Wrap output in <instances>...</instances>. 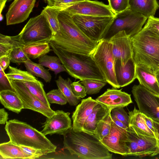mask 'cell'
<instances>
[{
	"label": "cell",
	"mask_w": 159,
	"mask_h": 159,
	"mask_svg": "<svg viewBox=\"0 0 159 159\" xmlns=\"http://www.w3.org/2000/svg\"><path fill=\"white\" fill-rule=\"evenodd\" d=\"M59 30L50 41L56 46L66 51L90 55L98 42L90 39L80 29L72 16L62 10L58 16Z\"/></svg>",
	"instance_id": "cell-1"
},
{
	"label": "cell",
	"mask_w": 159,
	"mask_h": 159,
	"mask_svg": "<svg viewBox=\"0 0 159 159\" xmlns=\"http://www.w3.org/2000/svg\"><path fill=\"white\" fill-rule=\"evenodd\" d=\"M63 135V149L76 159L112 158V154L94 134L75 131L72 127Z\"/></svg>",
	"instance_id": "cell-2"
},
{
	"label": "cell",
	"mask_w": 159,
	"mask_h": 159,
	"mask_svg": "<svg viewBox=\"0 0 159 159\" xmlns=\"http://www.w3.org/2000/svg\"><path fill=\"white\" fill-rule=\"evenodd\" d=\"M5 129L14 144L40 150L44 155L56 152L57 146L45 135L25 122L11 120L7 122Z\"/></svg>",
	"instance_id": "cell-3"
},
{
	"label": "cell",
	"mask_w": 159,
	"mask_h": 159,
	"mask_svg": "<svg viewBox=\"0 0 159 159\" xmlns=\"http://www.w3.org/2000/svg\"><path fill=\"white\" fill-rule=\"evenodd\" d=\"M49 44L54 53L60 59L66 72L72 77L81 81L86 79L106 81L90 55L66 51L50 41Z\"/></svg>",
	"instance_id": "cell-4"
},
{
	"label": "cell",
	"mask_w": 159,
	"mask_h": 159,
	"mask_svg": "<svg viewBox=\"0 0 159 159\" xmlns=\"http://www.w3.org/2000/svg\"><path fill=\"white\" fill-rule=\"evenodd\" d=\"M129 39L136 65L147 66L155 71L159 70V36L143 27Z\"/></svg>",
	"instance_id": "cell-5"
},
{
	"label": "cell",
	"mask_w": 159,
	"mask_h": 159,
	"mask_svg": "<svg viewBox=\"0 0 159 159\" xmlns=\"http://www.w3.org/2000/svg\"><path fill=\"white\" fill-rule=\"evenodd\" d=\"M148 18L128 8L116 15L104 39L109 40L114 35L125 31L129 37L139 32Z\"/></svg>",
	"instance_id": "cell-6"
},
{
	"label": "cell",
	"mask_w": 159,
	"mask_h": 159,
	"mask_svg": "<svg viewBox=\"0 0 159 159\" xmlns=\"http://www.w3.org/2000/svg\"><path fill=\"white\" fill-rule=\"evenodd\" d=\"M104 77L107 83L113 87L119 89L115 72V60L112 52L111 43L102 39L98 42L93 52L90 55Z\"/></svg>",
	"instance_id": "cell-7"
},
{
	"label": "cell",
	"mask_w": 159,
	"mask_h": 159,
	"mask_svg": "<svg viewBox=\"0 0 159 159\" xmlns=\"http://www.w3.org/2000/svg\"><path fill=\"white\" fill-rule=\"evenodd\" d=\"M72 17L75 23L85 35L92 40L98 42L104 39L115 16L76 15Z\"/></svg>",
	"instance_id": "cell-8"
},
{
	"label": "cell",
	"mask_w": 159,
	"mask_h": 159,
	"mask_svg": "<svg viewBox=\"0 0 159 159\" xmlns=\"http://www.w3.org/2000/svg\"><path fill=\"white\" fill-rule=\"evenodd\" d=\"M25 44L43 41H50L52 32L45 16L42 13L31 18L19 33Z\"/></svg>",
	"instance_id": "cell-9"
},
{
	"label": "cell",
	"mask_w": 159,
	"mask_h": 159,
	"mask_svg": "<svg viewBox=\"0 0 159 159\" xmlns=\"http://www.w3.org/2000/svg\"><path fill=\"white\" fill-rule=\"evenodd\" d=\"M131 91L139 110L151 119L159 121V98L140 84L134 85Z\"/></svg>",
	"instance_id": "cell-10"
},
{
	"label": "cell",
	"mask_w": 159,
	"mask_h": 159,
	"mask_svg": "<svg viewBox=\"0 0 159 159\" xmlns=\"http://www.w3.org/2000/svg\"><path fill=\"white\" fill-rule=\"evenodd\" d=\"M14 91L21 100L24 109L38 112L46 117H50L55 111L33 95L21 81L9 79Z\"/></svg>",
	"instance_id": "cell-11"
},
{
	"label": "cell",
	"mask_w": 159,
	"mask_h": 159,
	"mask_svg": "<svg viewBox=\"0 0 159 159\" xmlns=\"http://www.w3.org/2000/svg\"><path fill=\"white\" fill-rule=\"evenodd\" d=\"M129 140L126 130L118 126L112 120L109 134L101 141L109 152L127 156H130L127 143Z\"/></svg>",
	"instance_id": "cell-12"
},
{
	"label": "cell",
	"mask_w": 159,
	"mask_h": 159,
	"mask_svg": "<svg viewBox=\"0 0 159 159\" xmlns=\"http://www.w3.org/2000/svg\"><path fill=\"white\" fill-rule=\"evenodd\" d=\"M62 10L66 11L71 16L79 15L111 16H115L116 15L109 5L97 1L84 0L73 4Z\"/></svg>",
	"instance_id": "cell-13"
},
{
	"label": "cell",
	"mask_w": 159,
	"mask_h": 159,
	"mask_svg": "<svg viewBox=\"0 0 159 159\" xmlns=\"http://www.w3.org/2000/svg\"><path fill=\"white\" fill-rule=\"evenodd\" d=\"M70 113L57 110L50 117H47L41 132L45 135H62L72 127Z\"/></svg>",
	"instance_id": "cell-14"
},
{
	"label": "cell",
	"mask_w": 159,
	"mask_h": 159,
	"mask_svg": "<svg viewBox=\"0 0 159 159\" xmlns=\"http://www.w3.org/2000/svg\"><path fill=\"white\" fill-rule=\"evenodd\" d=\"M111 43L115 61L119 60L124 66L132 57V49L129 37L125 31L119 32L109 40Z\"/></svg>",
	"instance_id": "cell-15"
},
{
	"label": "cell",
	"mask_w": 159,
	"mask_h": 159,
	"mask_svg": "<svg viewBox=\"0 0 159 159\" xmlns=\"http://www.w3.org/2000/svg\"><path fill=\"white\" fill-rule=\"evenodd\" d=\"M36 0H14L6 14L7 25L23 22L29 17Z\"/></svg>",
	"instance_id": "cell-16"
},
{
	"label": "cell",
	"mask_w": 159,
	"mask_h": 159,
	"mask_svg": "<svg viewBox=\"0 0 159 159\" xmlns=\"http://www.w3.org/2000/svg\"><path fill=\"white\" fill-rule=\"evenodd\" d=\"M121 90L114 87L108 89L96 100L111 110L127 106L132 103L131 95Z\"/></svg>",
	"instance_id": "cell-17"
},
{
	"label": "cell",
	"mask_w": 159,
	"mask_h": 159,
	"mask_svg": "<svg viewBox=\"0 0 159 159\" xmlns=\"http://www.w3.org/2000/svg\"><path fill=\"white\" fill-rule=\"evenodd\" d=\"M98 103L89 97L83 99L76 107L72 116V128L75 131L83 130L84 122L91 114L94 107Z\"/></svg>",
	"instance_id": "cell-18"
},
{
	"label": "cell",
	"mask_w": 159,
	"mask_h": 159,
	"mask_svg": "<svg viewBox=\"0 0 159 159\" xmlns=\"http://www.w3.org/2000/svg\"><path fill=\"white\" fill-rule=\"evenodd\" d=\"M136 74L139 84L154 96L159 98V84L155 71L147 66L138 64L136 65Z\"/></svg>",
	"instance_id": "cell-19"
},
{
	"label": "cell",
	"mask_w": 159,
	"mask_h": 159,
	"mask_svg": "<svg viewBox=\"0 0 159 159\" xmlns=\"http://www.w3.org/2000/svg\"><path fill=\"white\" fill-rule=\"evenodd\" d=\"M136 65L132 57L122 66L119 60L115 61V72L117 83L120 87L128 85L136 79Z\"/></svg>",
	"instance_id": "cell-20"
},
{
	"label": "cell",
	"mask_w": 159,
	"mask_h": 159,
	"mask_svg": "<svg viewBox=\"0 0 159 159\" xmlns=\"http://www.w3.org/2000/svg\"><path fill=\"white\" fill-rule=\"evenodd\" d=\"M128 127L135 133L151 137H155L153 132L146 124L144 116L135 107L128 112Z\"/></svg>",
	"instance_id": "cell-21"
},
{
	"label": "cell",
	"mask_w": 159,
	"mask_h": 159,
	"mask_svg": "<svg viewBox=\"0 0 159 159\" xmlns=\"http://www.w3.org/2000/svg\"><path fill=\"white\" fill-rule=\"evenodd\" d=\"M111 110V109L98 102L86 120L83 126V130L94 134L96 129L100 121Z\"/></svg>",
	"instance_id": "cell-22"
},
{
	"label": "cell",
	"mask_w": 159,
	"mask_h": 159,
	"mask_svg": "<svg viewBox=\"0 0 159 159\" xmlns=\"http://www.w3.org/2000/svg\"><path fill=\"white\" fill-rule=\"evenodd\" d=\"M129 9L148 18L154 16L159 8L157 0H129Z\"/></svg>",
	"instance_id": "cell-23"
},
{
	"label": "cell",
	"mask_w": 159,
	"mask_h": 159,
	"mask_svg": "<svg viewBox=\"0 0 159 159\" xmlns=\"http://www.w3.org/2000/svg\"><path fill=\"white\" fill-rule=\"evenodd\" d=\"M0 100L1 103L5 108L16 113H19L24 109L21 100L14 91H0Z\"/></svg>",
	"instance_id": "cell-24"
},
{
	"label": "cell",
	"mask_w": 159,
	"mask_h": 159,
	"mask_svg": "<svg viewBox=\"0 0 159 159\" xmlns=\"http://www.w3.org/2000/svg\"><path fill=\"white\" fill-rule=\"evenodd\" d=\"M0 159H30L32 157L25 153L20 146L14 144L11 141L0 144Z\"/></svg>",
	"instance_id": "cell-25"
},
{
	"label": "cell",
	"mask_w": 159,
	"mask_h": 159,
	"mask_svg": "<svg viewBox=\"0 0 159 159\" xmlns=\"http://www.w3.org/2000/svg\"><path fill=\"white\" fill-rule=\"evenodd\" d=\"M128 128L133 133L136 137L140 150V157L151 156L157 148V140L155 137L135 133Z\"/></svg>",
	"instance_id": "cell-26"
},
{
	"label": "cell",
	"mask_w": 159,
	"mask_h": 159,
	"mask_svg": "<svg viewBox=\"0 0 159 159\" xmlns=\"http://www.w3.org/2000/svg\"><path fill=\"white\" fill-rule=\"evenodd\" d=\"M50 42L43 41L25 44L22 49L30 58H39L51 50Z\"/></svg>",
	"instance_id": "cell-27"
},
{
	"label": "cell",
	"mask_w": 159,
	"mask_h": 159,
	"mask_svg": "<svg viewBox=\"0 0 159 159\" xmlns=\"http://www.w3.org/2000/svg\"><path fill=\"white\" fill-rule=\"evenodd\" d=\"M55 82L58 89L66 98L69 104L72 106L77 105L80 99L75 95L72 91L70 85L72 82L70 79L68 78L65 80L60 75Z\"/></svg>",
	"instance_id": "cell-28"
},
{
	"label": "cell",
	"mask_w": 159,
	"mask_h": 159,
	"mask_svg": "<svg viewBox=\"0 0 159 159\" xmlns=\"http://www.w3.org/2000/svg\"><path fill=\"white\" fill-rule=\"evenodd\" d=\"M22 41L19 34L11 36L0 34V57L4 55L9 56L14 47Z\"/></svg>",
	"instance_id": "cell-29"
},
{
	"label": "cell",
	"mask_w": 159,
	"mask_h": 159,
	"mask_svg": "<svg viewBox=\"0 0 159 159\" xmlns=\"http://www.w3.org/2000/svg\"><path fill=\"white\" fill-rule=\"evenodd\" d=\"M39 63L47 67L57 75L60 72L66 71V70L57 56L45 55L39 58Z\"/></svg>",
	"instance_id": "cell-30"
},
{
	"label": "cell",
	"mask_w": 159,
	"mask_h": 159,
	"mask_svg": "<svg viewBox=\"0 0 159 159\" xmlns=\"http://www.w3.org/2000/svg\"><path fill=\"white\" fill-rule=\"evenodd\" d=\"M61 8L54 6L48 5L44 8L41 13L46 17L51 29L53 35L59 30L60 27L58 18Z\"/></svg>",
	"instance_id": "cell-31"
},
{
	"label": "cell",
	"mask_w": 159,
	"mask_h": 159,
	"mask_svg": "<svg viewBox=\"0 0 159 159\" xmlns=\"http://www.w3.org/2000/svg\"><path fill=\"white\" fill-rule=\"evenodd\" d=\"M24 64L27 71L31 74L42 79L46 83L50 82L51 75L48 70L45 69L43 66L33 62L30 59Z\"/></svg>",
	"instance_id": "cell-32"
},
{
	"label": "cell",
	"mask_w": 159,
	"mask_h": 159,
	"mask_svg": "<svg viewBox=\"0 0 159 159\" xmlns=\"http://www.w3.org/2000/svg\"><path fill=\"white\" fill-rule=\"evenodd\" d=\"M22 81L33 95L47 106L50 107V103L47 99L46 94L44 90L42 83L39 80L37 82Z\"/></svg>",
	"instance_id": "cell-33"
},
{
	"label": "cell",
	"mask_w": 159,
	"mask_h": 159,
	"mask_svg": "<svg viewBox=\"0 0 159 159\" xmlns=\"http://www.w3.org/2000/svg\"><path fill=\"white\" fill-rule=\"evenodd\" d=\"M8 72L6 75L9 79L25 81H39L38 79L28 71L22 70L11 66H8Z\"/></svg>",
	"instance_id": "cell-34"
},
{
	"label": "cell",
	"mask_w": 159,
	"mask_h": 159,
	"mask_svg": "<svg viewBox=\"0 0 159 159\" xmlns=\"http://www.w3.org/2000/svg\"><path fill=\"white\" fill-rule=\"evenodd\" d=\"M111 111L100 121L95 130L94 134L101 141L110 133L112 121Z\"/></svg>",
	"instance_id": "cell-35"
},
{
	"label": "cell",
	"mask_w": 159,
	"mask_h": 159,
	"mask_svg": "<svg viewBox=\"0 0 159 159\" xmlns=\"http://www.w3.org/2000/svg\"><path fill=\"white\" fill-rule=\"evenodd\" d=\"M81 83L84 87L87 94L92 95L99 92L107 84L106 81L86 79L81 81Z\"/></svg>",
	"instance_id": "cell-36"
},
{
	"label": "cell",
	"mask_w": 159,
	"mask_h": 159,
	"mask_svg": "<svg viewBox=\"0 0 159 159\" xmlns=\"http://www.w3.org/2000/svg\"><path fill=\"white\" fill-rule=\"evenodd\" d=\"M24 44L22 41L14 47L9 56L11 62L20 64L30 59L22 50Z\"/></svg>",
	"instance_id": "cell-37"
},
{
	"label": "cell",
	"mask_w": 159,
	"mask_h": 159,
	"mask_svg": "<svg viewBox=\"0 0 159 159\" xmlns=\"http://www.w3.org/2000/svg\"><path fill=\"white\" fill-rule=\"evenodd\" d=\"M46 96L50 103H55L63 105L68 102L66 98L58 89L51 90L46 93Z\"/></svg>",
	"instance_id": "cell-38"
},
{
	"label": "cell",
	"mask_w": 159,
	"mask_h": 159,
	"mask_svg": "<svg viewBox=\"0 0 159 159\" xmlns=\"http://www.w3.org/2000/svg\"><path fill=\"white\" fill-rule=\"evenodd\" d=\"M129 141L127 143L130 152V156L140 157V154L135 136L133 133L128 128L126 129Z\"/></svg>",
	"instance_id": "cell-39"
},
{
	"label": "cell",
	"mask_w": 159,
	"mask_h": 159,
	"mask_svg": "<svg viewBox=\"0 0 159 159\" xmlns=\"http://www.w3.org/2000/svg\"><path fill=\"white\" fill-rule=\"evenodd\" d=\"M109 5L116 14L121 12L129 7V0H108Z\"/></svg>",
	"instance_id": "cell-40"
},
{
	"label": "cell",
	"mask_w": 159,
	"mask_h": 159,
	"mask_svg": "<svg viewBox=\"0 0 159 159\" xmlns=\"http://www.w3.org/2000/svg\"><path fill=\"white\" fill-rule=\"evenodd\" d=\"M123 107L116 108L111 110V114L124 124L128 127L129 116Z\"/></svg>",
	"instance_id": "cell-41"
},
{
	"label": "cell",
	"mask_w": 159,
	"mask_h": 159,
	"mask_svg": "<svg viewBox=\"0 0 159 159\" xmlns=\"http://www.w3.org/2000/svg\"><path fill=\"white\" fill-rule=\"evenodd\" d=\"M144 27L159 36V18L154 16L148 17Z\"/></svg>",
	"instance_id": "cell-42"
},
{
	"label": "cell",
	"mask_w": 159,
	"mask_h": 159,
	"mask_svg": "<svg viewBox=\"0 0 159 159\" xmlns=\"http://www.w3.org/2000/svg\"><path fill=\"white\" fill-rule=\"evenodd\" d=\"M80 81L72 82L71 87L75 95L78 99L83 98L87 95L84 87L80 82Z\"/></svg>",
	"instance_id": "cell-43"
},
{
	"label": "cell",
	"mask_w": 159,
	"mask_h": 159,
	"mask_svg": "<svg viewBox=\"0 0 159 159\" xmlns=\"http://www.w3.org/2000/svg\"><path fill=\"white\" fill-rule=\"evenodd\" d=\"M0 91L9 90L14 91L4 70L1 68H0Z\"/></svg>",
	"instance_id": "cell-44"
},
{
	"label": "cell",
	"mask_w": 159,
	"mask_h": 159,
	"mask_svg": "<svg viewBox=\"0 0 159 159\" xmlns=\"http://www.w3.org/2000/svg\"><path fill=\"white\" fill-rule=\"evenodd\" d=\"M84 0H54V6L58 7L61 10L76 3Z\"/></svg>",
	"instance_id": "cell-45"
},
{
	"label": "cell",
	"mask_w": 159,
	"mask_h": 159,
	"mask_svg": "<svg viewBox=\"0 0 159 159\" xmlns=\"http://www.w3.org/2000/svg\"><path fill=\"white\" fill-rule=\"evenodd\" d=\"M27 154L31 156L33 159L38 158L44 155L42 151L34 148L23 146H19Z\"/></svg>",
	"instance_id": "cell-46"
},
{
	"label": "cell",
	"mask_w": 159,
	"mask_h": 159,
	"mask_svg": "<svg viewBox=\"0 0 159 159\" xmlns=\"http://www.w3.org/2000/svg\"><path fill=\"white\" fill-rule=\"evenodd\" d=\"M154 127L155 133L154 136L157 142V148L155 152L152 155L153 157L159 154V121L152 119Z\"/></svg>",
	"instance_id": "cell-47"
},
{
	"label": "cell",
	"mask_w": 159,
	"mask_h": 159,
	"mask_svg": "<svg viewBox=\"0 0 159 159\" xmlns=\"http://www.w3.org/2000/svg\"><path fill=\"white\" fill-rule=\"evenodd\" d=\"M11 59L8 56L4 55L0 57V68L4 70L9 66Z\"/></svg>",
	"instance_id": "cell-48"
},
{
	"label": "cell",
	"mask_w": 159,
	"mask_h": 159,
	"mask_svg": "<svg viewBox=\"0 0 159 159\" xmlns=\"http://www.w3.org/2000/svg\"><path fill=\"white\" fill-rule=\"evenodd\" d=\"M8 114L4 108L0 109V124L4 125L8 121Z\"/></svg>",
	"instance_id": "cell-49"
},
{
	"label": "cell",
	"mask_w": 159,
	"mask_h": 159,
	"mask_svg": "<svg viewBox=\"0 0 159 159\" xmlns=\"http://www.w3.org/2000/svg\"><path fill=\"white\" fill-rule=\"evenodd\" d=\"M145 119L146 124L148 128L153 132L154 135L155 133V130L154 125L151 119L145 115L143 114Z\"/></svg>",
	"instance_id": "cell-50"
},
{
	"label": "cell",
	"mask_w": 159,
	"mask_h": 159,
	"mask_svg": "<svg viewBox=\"0 0 159 159\" xmlns=\"http://www.w3.org/2000/svg\"><path fill=\"white\" fill-rule=\"evenodd\" d=\"M111 117L112 120L118 126L126 130L128 126L124 124L121 121L117 119L114 116L111 114Z\"/></svg>",
	"instance_id": "cell-51"
},
{
	"label": "cell",
	"mask_w": 159,
	"mask_h": 159,
	"mask_svg": "<svg viewBox=\"0 0 159 159\" xmlns=\"http://www.w3.org/2000/svg\"><path fill=\"white\" fill-rule=\"evenodd\" d=\"M12 0H0V14L5 6V4L7 1L10 2Z\"/></svg>",
	"instance_id": "cell-52"
},
{
	"label": "cell",
	"mask_w": 159,
	"mask_h": 159,
	"mask_svg": "<svg viewBox=\"0 0 159 159\" xmlns=\"http://www.w3.org/2000/svg\"><path fill=\"white\" fill-rule=\"evenodd\" d=\"M48 2V5L50 6H53L54 4V0H44Z\"/></svg>",
	"instance_id": "cell-53"
},
{
	"label": "cell",
	"mask_w": 159,
	"mask_h": 159,
	"mask_svg": "<svg viewBox=\"0 0 159 159\" xmlns=\"http://www.w3.org/2000/svg\"><path fill=\"white\" fill-rule=\"evenodd\" d=\"M155 73L156 78L159 84V70L156 71Z\"/></svg>",
	"instance_id": "cell-54"
},
{
	"label": "cell",
	"mask_w": 159,
	"mask_h": 159,
	"mask_svg": "<svg viewBox=\"0 0 159 159\" xmlns=\"http://www.w3.org/2000/svg\"><path fill=\"white\" fill-rule=\"evenodd\" d=\"M3 19V16L2 15V14H0V20L1 21H2Z\"/></svg>",
	"instance_id": "cell-55"
}]
</instances>
